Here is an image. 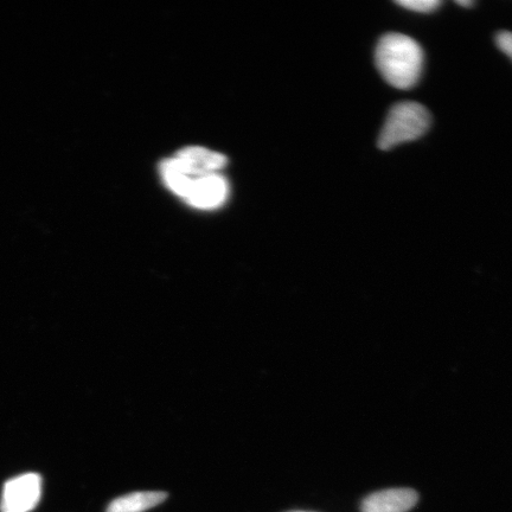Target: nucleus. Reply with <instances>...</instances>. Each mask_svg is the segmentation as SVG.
I'll return each instance as SVG.
<instances>
[{
  "mask_svg": "<svg viewBox=\"0 0 512 512\" xmlns=\"http://www.w3.org/2000/svg\"><path fill=\"white\" fill-rule=\"evenodd\" d=\"M174 159L179 168L191 177L215 174L227 164L226 156L198 146L187 147V149L179 151Z\"/></svg>",
  "mask_w": 512,
  "mask_h": 512,
  "instance_id": "20e7f679",
  "label": "nucleus"
},
{
  "mask_svg": "<svg viewBox=\"0 0 512 512\" xmlns=\"http://www.w3.org/2000/svg\"><path fill=\"white\" fill-rule=\"evenodd\" d=\"M42 496V478L37 473H25L5 483L0 501L2 512H30Z\"/></svg>",
  "mask_w": 512,
  "mask_h": 512,
  "instance_id": "7ed1b4c3",
  "label": "nucleus"
},
{
  "mask_svg": "<svg viewBox=\"0 0 512 512\" xmlns=\"http://www.w3.org/2000/svg\"><path fill=\"white\" fill-rule=\"evenodd\" d=\"M496 43L499 49L512 61V32L502 31L496 37Z\"/></svg>",
  "mask_w": 512,
  "mask_h": 512,
  "instance_id": "9d476101",
  "label": "nucleus"
},
{
  "mask_svg": "<svg viewBox=\"0 0 512 512\" xmlns=\"http://www.w3.org/2000/svg\"><path fill=\"white\" fill-rule=\"evenodd\" d=\"M291 512H306V511H291Z\"/></svg>",
  "mask_w": 512,
  "mask_h": 512,
  "instance_id": "f8f14e48",
  "label": "nucleus"
},
{
  "mask_svg": "<svg viewBox=\"0 0 512 512\" xmlns=\"http://www.w3.org/2000/svg\"><path fill=\"white\" fill-rule=\"evenodd\" d=\"M395 3L409 11L419 12V14H431L443 4L440 0H400V2L398 0Z\"/></svg>",
  "mask_w": 512,
  "mask_h": 512,
  "instance_id": "1a4fd4ad",
  "label": "nucleus"
},
{
  "mask_svg": "<svg viewBox=\"0 0 512 512\" xmlns=\"http://www.w3.org/2000/svg\"><path fill=\"white\" fill-rule=\"evenodd\" d=\"M227 195V182L221 176L211 174L194 179L185 201L192 207L213 209L220 207L226 201Z\"/></svg>",
  "mask_w": 512,
  "mask_h": 512,
  "instance_id": "39448f33",
  "label": "nucleus"
},
{
  "mask_svg": "<svg viewBox=\"0 0 512 512\" xmlns=\"http://www.w3.org/2000/svg\"><path fill=\"white\" fill-rule=\"evenodd\" d=\"M160 172L166 185L176 195L184 198L188 196L192 182L196 177H191L179 168L174 158L165 160L160 166Z\"/></svg>",
  "mask_w": 512,
  "mask_h": 512,
  "instance_id": "6e6552de",
  "label": "nucleus"
},
{
  "mask_svg": "<svg viewBox=\"0 0 512 512\" xmlns=\"http://www.w3.org/2000/svg\"><path fill=\"white\" fill-rule=\"evenodd\" d=\"M419 501L411 489H388L369 495L362 502V512H408Z\"/></svg>",
  "mask_w": 512,
  "mask_h": 512,
  "instance_id": "423d86ee",
  "label": "nucleus"
},
{
  "mask_svg": "<svg viewBox=\"0 0 512 512\" xmlns=\"http://www.w3.org/2000/svg\"><path fill=\"white\" fill-rule=\"evenodd\" d=\"M166 498H168L166 492H133V494L115 498L108 505L106 512H145L162 504Z\"/></svg>",
  "mask_w": 512,
  "mask_h": 512,
  "instance_id": "0eeeda50",
  "label": "nucleus"
},
{
  "mask_svg": "<svg viewBox=\"0 0 512 512\" xmlns=\"http://www.w3.org/2000/svg\"><path fill=\"white\" fill-rule=\"evenodd\" d=\"M424 50L412 37L396 34L384 35L375 51V63L382 78L390 86L406 89L419 82L424 69Z\"/></svg>",
  "mask_w": 512,
  "mask_h": 512,
  "instance_id": "f257e3e1",
  "label": "nucleus"
},
{
  "mask_svg": "<svg viewBox=\"0 0 512 512\" xmlns=\"http://www.w3.org/2000/svg\"><path fill=\"white\" fill-rule=\"evenodd\" d=\"M431 114L418 102L406 101L390 110L380 137L379 149L387 151L403 143L413 142L428 131Z\"/></svg>",
  "mask_w": 512,
  "mask_h": 512,
  "instance_id": "f03ea898",
  "label": "nucleus"
},
{
  "mask_svg": "<svg viewBox=\"0 0 512 512\" xmlns=\"http://www.w3.org/2000/svg\"><path fill=\"white\" fill-rule=\"evenodd\" d=\"M457 4L463 6V8H472L475 2H472V0H457Z\"/></svg>",
  "mask_w": 512,
  "mask_h": 512,
  "instance_id": "9b49d317",
  "label": "nucleus"
}]
</instances>
